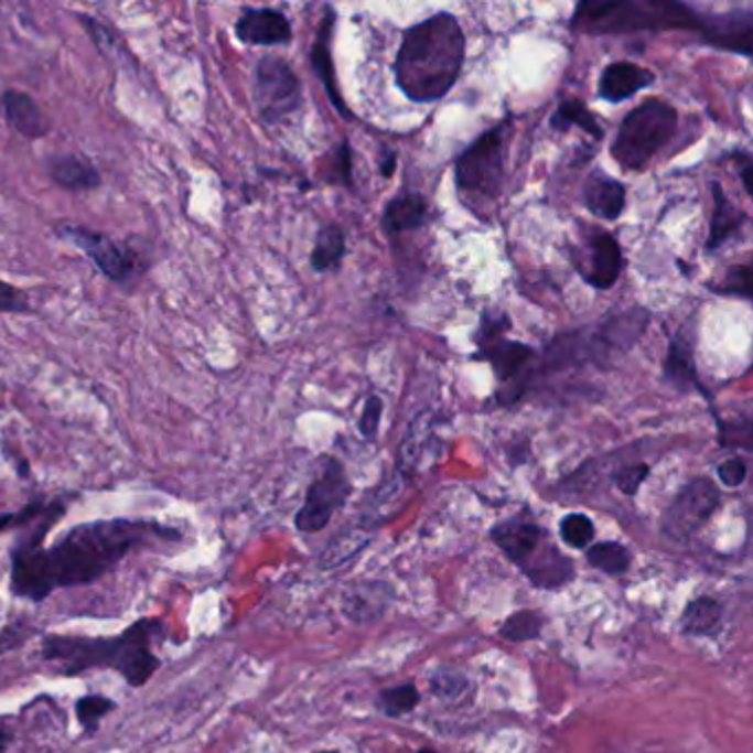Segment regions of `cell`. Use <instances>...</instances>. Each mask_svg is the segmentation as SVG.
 Instances as JSON below:
<instances>
[{
    "label": "cell",
    "instance_id": "1",
    "mask_svg": "<svg viewBox=\"0 0 753 753\" xmlns=\"http://www.w3.org/2000/svg\"><path fill=\"white\" fill-rule=\"evenodd\" d=\"M178 535L173 528L144 519L87 521L67 530L52 548H43L41 539L19 535L12 548V592L21 599L45 601L54 590L98 581L149 539Z\"/></svg>",
    "mask_w": 753,
    "mask_h": 753
},
{
    "label": "cell",
    "instance_id": "2",
    "mask_svg": "<svg viewBox=\"0 0 753 753\" xmlns=\"http://www.w3.org/2000/svg\"><path fill=\"white\" fill-rule=\"evenodd\" d=\"M466 39L453 14H435L405 32L396 63V85L411 103L444 98L464 65Z\"/></svg>",
    "mask_w": 753,
    "mask_h": 753
},
{
    "label": "cell",
    "instance_id": "3",
    "mask_svg": "<svg viewBox=\"0 0 753 753\" xmlns=\"http://www.w3.org/2000/svg\"><path fill=\"white\" fill-rule=\"evenodd\" d=\"M162 630L160 621L140 618L118 636L47 634L43 638V658L56 663L67 676L109 667L125 676L131 687H142L162 665L160 656L151 649L155 634Z\"/></svg>",
    "mask_w": 753,
    "mask_h": 753
},
{
    "label": "cell",
    "instance_id": "4",
    "mask_svg": "<svg viewBox=\"0 0 753 753\" xmlns=\"http://www.w3.org/2000/svg\"><path fill=\"white\" fill-rule=\"evenodd\" d=\"M700 14L674 0H607L581 3L574 10L572 28L583 34H634L702 28Z\"/></svg>",
    "mask_w": 753,
    "mask_h": 753
},
{
    "label": "cell",
    "instance_id": "5",
    "mask_svg": "<svg viewBox=\"0 0 753 753\" xmlns=\"http://www.w3.org/2000/svg\"><path fill=\"white\" fill-rule=\"evenodd\" d=\"M678 114L669 103L645 100L632 109L610 147V155L625 171H641L674 138Z\"/></svg>",
    "mask_w": 753,
    "mask_h": 753
},
{
    "label": "cell",
    "instance_id": "6",
    "mask_svg": "<svg viewBox=\"0 0 753 753\" xmlns=\"http://www.w3.org/2000/svg\"><path fill=\"white\" fill-rule=\"evenodd\" d=\"M508 330H510L508 314H495L486 310L473 336L475 347H477L475 358L486 361L493 367L497 380L502 383V389H499L502 402H515L517 398H521L530 380L528 369L537 356L533 347L510 341L506 336Z\"/></svg>",
    "mask_w": 753,
    "mask_h": 753
},
{
    "label": "cell",
    "instance_id": "7",
    "mask_svg": "<svg viewBox=\"0 0 753 753\" xmlns=\"http://www.w3.org/2000/svg\"><path fill=\"white\" fill-rule=\"evenodd\" d=\"M506 127L499 125L480 136L455 162V184L462 200L473 206L495 200L504 186L506 166Z\"/></svg>",
    "mask_w": 753,
    "mask_h": 753
},
{
    "label": "cell",
    "instance_id": "8",
    "mask_svg": "<svg viewBox=\"0 0 753 753\" xmlns=\"http://www.w3.org/2000/svg\"><path fill=\"white\" fill-rule=\"evenodd\" d=\"M56 233L65 241L74 244L80 252H85L116 286L133 288L149 268L142 252H138L129 244L111 239L109 235L76 224H61L56 226Z\"/></svg>",
    "mask_w": 753,
    "mask_h": 753
},
{
    "label": "cell",
    "instance_id": "9",
    "mask_svg": "<svg viewBox=\"0 0 753 753\" xmlns=\"http://www.w3.org/2000/svg\"><path fill=\"white\" fill-rule=\"evenodd\" d=\"M252 98L259 118L266 125H277L299 111L303 92L294 69L279 56H263L255 69Z\"/></svg>",
    "mask_w": 753,
    "mask_h": 753
},
{
    "label": "cell",
    "instance_id": "10",
    "mask_svg": "<svg viewBox=\"0 0 753 753\" xmlns=\"http://www.w3.org/2000/svg\"><path fill=\"white\" fill-rule=\"evenodd\" d=\"M349 493H352V484L347 480L343 464L334 458H327L321 475L308 488L305 504L297 513V519H294L297 528L301 533L323 530L330 524L332 515L345 506Z\"/></svg>",
    "mask_w": 753,
    "mask_h": 753
},
{
    "label": "cell",
    "instance_id": "11",
    "mask_svg": "<svg viewBox=\"0 0 753 753\" xmlns=\"http://www.w3.org/2000/svg\"><path fill=\"white\" fill-rule=\"evenodd\" d=\"M720 506L718 486L709 477H696L680 488L663 515V533L669 539L691 537Z\"/></svg>",
    "mask_w": 753,
    "mask_h": 753
},
{
    "label": "cell",
    "instance_id": "12",
    "mask_svg": "<svg viewBox=\"0 0 753 753\" xmlns=\"http://www.w3.org/2000/svg\"><path fill=\"white\" fill-rule=\"evenodd\" d=\"M491 539L521 572L552 546L548 533L524 517H510L495 524L491 528Z\"/></svg>",
    "mask_w": 753,
    "mask_h": 753
},
{
    "label": "cell",
    "instance_id": "13",
    "mask_svg": "<svg viewBox=\"0 0 753 753\" xmlns=\"http://www.w3.org/2000/svg\"><path fill=\"white\" fill-rule=\"evenodd\" d=\"M235 34L244 45L277 47L292 41V25L288 17L277 10H244L235 23Z\"/></svg>",
    "mask_w": 753,
    "mask_h": 753
},
{
    "label": "cell",
    "instance_id": "14",
    "mask_svg": "<svg viewBox=\"0 0 753 753\" xmlns=\"http://www.w3.org/2000/svg\"><path fill=\"white\" fill-rule=\"evenodd\" d=\"M700 36L704 43L740 54L751 56V39H753V17L749 10L744 12H731V14H718V17H704Z\"/></svg>",
    "mask_w": 753,
    "mask_h": 753
},
{
    "label": "cell",
    "instance_id": "15",
    "mask_svg": "<svg viewBox=\"0 0 753 753\" xmlns=\"http://www.w3.org/2000/svg\"><path fill=\"white\" fill-rule=\"evenodd\" d=\"M588 250V266L579 268L583 281L596 290L612 288L623 270V255L618 241L610 233H594Z\"/></svg>",
    "mask_w": 753,
    "mask_h": 753
},
{
    "label": "cell",
    "instance_id": "16",
    "mask_svg": "<svg viewBox=\"0 0 753 753\" xmlns=\"http://www.w3.org/2000/svg\"><path fill=\"white\" fill-rule=\"evenodd\" d=\"M0 114H3L6 122L23 138L39 140L50 133V122L43 116L36 100L23 92L8 89L0 96Z\"/></svg>",
    "mask_w": 753,
    "mask_h": 753
},
{
    "label": "cell",
    "instance_id": "17",
    "mask_svg": "<svg viewBox=\"0 0 753 753\" xmlns=\"http://www.w3.org/2000/svg\"><path fill=\"white\" fill-rule=\"evenodd\" d=\"M654 74L634 63H612L599 76V96L612 105L630 100L654 85Z\"/></svg>",
    "mask_w": 753,
    "mask_h": 753
},
{
    "label": "cell",
    "instance_id": "18",
    "mask_svg": "<svg viewBox=\"0 0 753 753\" xmlns=\"http://www.w3.org/2000/svg\"><path fill=\"white\" fill-rule=\"evenodd\" d=\"M334 23H336V14L332 8L325 10V19L319 28V34H316V41L312 45V54H310V61L316 69V76L319 80L323 83L325 87V94L330 96L334 109L343 116V118H352L349 109L345 107L341 94H338V85H336V74H334V61H332V36H334Z\"/></svg>",
    "mask_w": 753,
    "mask_h": 753
},
{
    "label": "cell",
    "instance_id": "19",
    "mask_svg": "<svg viewBox=\"0 0 753 753\" xmlns=\"http://www.w3.org/2000/svg\"><path fill=\"white\" fill-rule=\"evenodd\" d=\"M50 178L65 191L85 193L103 184V175L96 164L78 153H58L47 162Z\"/></svg>",
    "mask_w": 753,
    "mask_h": 753
},
{
    "label": "cell",
    "instance_id": "20",
    "mask_svg": "<svg viewBox=\"0 0 753 753\" xmlns=\"http://www.w3.org/2000/svg\"><path fill=\"white\" fill-rule=\"evenodd\" d=\"M663 376L669 385L680 391L689 387L704 391L698 376H696V361H693V338L680 327V332L669 341L667 356L663 363Z\"/></svg>",
    "mask_w": 753,
    "mask_h": 753
},
{
    "label": "cell",
    "instance_id": "21",
    "mask_svg": "<svg viewBox=\"0 0 753 753\" xmlns=\"http://www.w3.org/2000/svg\"><path fill=\"white\" fill-rule=\"evenodd\" d=\"M583 202L592 215L614 222L625 208V189L616 180L596 171L590 173L583 184Z\"/></svg>",
    "mask_w": 753,
    "mask_h": 753
},
{
    "label": "cell",
    "instance_id": "22",
    "mask_svg": "<svg viewBox=\"0 0 753 753\" xmlns=\"http://www.w3.org/2000/svg\"><path fill=\"white\" fill-rule=\"evenodd\" d=\"M711 193H713V215H711L709 239H707V252L709 255L716 252L724 241L733 239L746 222V215L727 200L720 184L713 182Z\"/></svg>",
    "mask_w": 753,
    "mask_h": 753
},
{
    "label": "cell",
    "instance_id": "23",
    "mask_svg": "<svg viewBox=\"0 0 753 753\" xmlns=\"http://www.w3.org/2000/svg\"><path fill=\"white\" fill-rule=\"evenodd\" d=\"M427 211V200L420 193L398 195L383 211V228L389 235L416 230L424 224Z\"/></svg>",
    "mask_w": 753,
    "mask_h": 753
},
{
    "label": "cell",
    "instance_id": "24",
    "mask_svg": "<svg viewBox=\"0 0 753 753\" xmlns=\"http://www.w3.org/2000/svg\"><path fill=\"white\" fill-rule=\"evenodd\" d=\"M722 607L711 596L691 601L680 616V630L689 636H716L720 632Z\"/></svg>",
    "mask_w": 753,
    "mask_h": 753
},
{
    "label": "cell",
    "instance_id": "25",
    "mask_svg": "<svg viewBox=\"0 0 753 753\" xmlns=\"http://www.w3.org/2000/svg\"><path fill=\"white\" fill-rule=\"evenodd\" d=\"M345 259V233L336 224H327L319 230L310 263L316 272H327L341 268Z\"/></svg>",
    "mask_w": 753,
    "mask_h": 753
},
{
    "label": "cell",
    "instance_id": "26",
    "mask_svg": "<svg viewBox=\"0 0 753 753\" xmlns=\"http://www.w3.org/2000/svg\"><path fill=\"white\" fill-rule=\"evenodd\" d=\"M550 127L555 131H568L570 127H577V129H581L583 133H588L594 140L603 138V129L596 122L594 114L581 100H577V98L559 103V107L555 109V114L550 118Z\"/></svg>",
    "mask_w": 753,
    "mask_h": 753
},
{
    "label": "cell",
    "instance_id": "27",
    "mask_svg": "<svg viewBox=\"0 0 753 753\" xmlns=\"http://www.w3.org/2000/svg\"><path fill=\"white\" fill-rule=\"evenodd\" d=\"M585 559L592 568L610 574V577H618L623 572H627L630 568V552L616 544V541H603V544H594L588 552Z\"/></svg>",
    "mask_w": 753,
    "mask_h": 753
},
{
    "label": "cell",
    "instance_id": "28",
    "mask_svg": "<svg viewBox=\"0 0 753 753\" xmlns=\"http://www.w3.org/2000/svg\"><path fill=\"white\" fill-rule=\"evenodd\" d=\"M544 623L546 621L537 610H519L504 621V625L499 627V634L504 638H508L510 643L535 641V638H539Z\"/></svg>",
    "mask_w": 753,
    "mask_h": 753
},
{
    "label": "cell",
    "instance_id": "29",
    "mask_svg": "<svg viewBox=\"0 0 753 753\" xmlns=\"http://www.w3.org/2000/svg\"><path fill=\"white\" fill-rule=\"evenodd\" d=\"M418 702H420V693L416 685H398V687L383 689L378 693V709L389 718H398V716L413 711Z\"/></svg>",
    "mask_w": 753,
    "mask_h": 753
},
{
    "label": "cell",
    "instance_id": "30",
    "mask_svg": "<svg viewBox=\"0 0 753 753\" xmlns=\"http://www.w3.org/2000/svg\"><path fill=\"white\" fill-rule=\"evenodd\" d=\"M116 709V700L103 693H87L76 702V718L87 733H96L103 718Z\"/></svg>",
    "mask_w": 753,
    "mask_h": 753
},
{
    "label": "cell",
    "instance_id": "31",
    "mask_svg": "<svg viewBox=\"0 0 753 753\" xmlns=\"http://www.w3.org/2000/svg\"><path fill=\"white\" fill-rule=\"evenodd\" d=\"M323 178L332 184L352 186V147L347 140L325 158Z\"/></svg>",
    "mask_w": 753,
    "mask_h": 753
},
{
    "label": "cell",
    "instance_id": "32",
    "mask_svg": "<svg viewBox=\"0 0 753 753\" xmlns=\"http://www.w3.org/2000/svg\"><path fill=\"white\" fill-rule=\"evenodd\" d=\"M561 539L572 548H585L594 539V524L583 513H570L559 524Z\"/></svg>",
    "mask_w": 753,
    "mask_h": 753
},
{
    "label": "cell",
    "instance_id": "33",
    "mask_svg": "<svg viewBox=\"0 0 753 753\" xmlns=\"http://www.w3.org/2000/svg\"><path fill=\"white\" fill-rule=\"evenodd\" d=\"M709 290L722 297H740L749 301L751 299V268L746 263L729 268L722 281L718 286H709Z\"/></svg>",
    "mask_w": 753,
    "mask_h": 753
},
{
    "label": "cell",
    "instance_id": "34",
    "mask_svg": "<svg viewBox=\"0 0 753 753\" xmlns=\"http://www.w3.org/2000/svg\"><path fill=\"white\" fill-rule=\"evenodd\" d=\"M30 310V297L17 286L0 279V314H23Z\"/></svg>",
    "mask_w": 753,
    "mask_h": 753
},
{
    "label": "cell",
    "instance_id": "35",
    "mask_svg": "<svg viewBox=\"0 0 753 753\" xmlns=\"http://www.w3.org/2000/svg\"><path fill=\"white\" fill-rule=\"evenodd\" d=\"M647 475H649L647 464H630L614 473V484L623 495H636Z\"/></svg>",
    "mask_w": 753,
    "mask_h": 753
},
{
    "label": "cell",
    "instance_id": "36",
    "mask_svg": "<svg viewBox=\"0 0 753 753\" xmlns=\"http://www.w3.org/2000/svg\"><path fill=\"white\" fill-rule=\"evenodd\" d=\"M718 440L722 447H742V449H751V424L749 420H744L742 424H731V422H722L718 420Z\"/></svg>",
    "mask_w": 753,
    "mask_h": 753
},
{
    "label": "cell",
    "instance_id": "37",
    "mask_svg": "<svg viewBox=\"0 0 753 753\" xmlns=\"http://www.w3.org/2000/svg\"><path fill=\"white\" fill-rule=\"evenodd\" d=\"M383 400L378 396H369L365 400V407L361 411V418H358V431L365 435V438H374L378 433V427H380V418H383Z\"/></svg>",
    "mask_w": 753,
    "mask_h": 753
},
{
    "label": "cell",
    "instance_id": "38",
    "mask_svg": "<svg viewBox=\"0 0 753 753\" xmlns=\"http://www.w3.org/2000/svg\"><path fill=\"white\" fill-rule=\"evenodd\" d=\"M744 477H746V464L740 458H731L718 466V480L729 488L740 486Z\"/></svg>",
    "mask_w": 753,
    "mask_h": 753
},
{
    "label": "cell",
    "instance_id": "39",
    "mask_svg": "<svg viewBox=\"0 0 753 753\" xmlns=\"http://www.w3.org/2000/svg\"><path fill=\"white\" fill-rule=\"evenodd\" d=\"M466 682H464V678H458V676H442V674H438L435 678H433V682H431V689L433 691H438L440 696H458L460 691H462V687H464Z\"/></svg>",
    "mask_w": 753,
    "mask_h": 753
},
{
    "label": "cell",
    "instance_id": "40",
    "mask_svg": "<svg viewBox=\"0 0 753 753\" xmlns=\"http://www.w3.org/2000/svg\"><path fill=\"white\" fill-rule=\"evenodd\" d=\"M12 738H14L12 729L3 720H0V753L8 751V746L12 744Z\"/></svg>",
    "mask_w": 753,
    "mask_h": 753
},
{
    "label": "cell",
    "instance_id": "41",
    "mask_svg": "<svg viewBox=\"0 0 753 753\" xmlns=\"http://www.w3.org/2000/svg\"><path fill=\"white\" fill-rule=\"evenodd\" d=\"M396 166H398V160H396V153L391 151V153H387V158L380 162V173H383L385 178H391V175L396 173Z\"/></svg>",
    "mask_w": 753,
    "mask_h": 753
},
{
    "label": "cell",
    "instance_id": "42",
    "mask_svg": "<svg viewBox=\"0 0 753 753\" xmlns=\"http://www.w3.org/2000/svg\"><path fill=\"white\" fill-rule=\"evenodd\" d=\"M418 753H438V751H433V749H420Z\"/></svg>",
    "mask_w": 753,
    "mask_h": 753
},
{
    "label": "cell",
    "instance_id": "43",
    "mask_svg": "<svg viewBox=\"0 0 753 753\" xmlns=\"http://www.w3.org/2000/svg\"><path fill=\"white\" fill-rule=\"evenodd\" d=\"M319 753H338V751H319Z\"/></svg>",
    "mask_w": 753,
    "mask_h": 753
}]
</instances>
